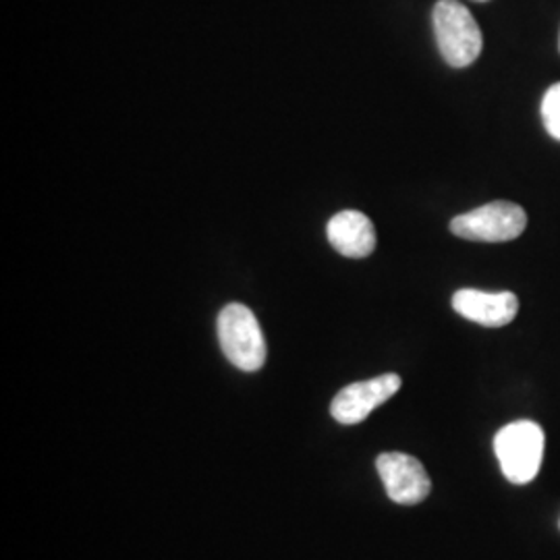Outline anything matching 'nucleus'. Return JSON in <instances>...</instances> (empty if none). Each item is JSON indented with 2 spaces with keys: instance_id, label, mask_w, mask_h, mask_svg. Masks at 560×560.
Here are the masks:
<instances>
[{
  "instance_id": "11",
  "label": "nucleus",
  "mask_w": 560,
  "mask_h": 560,
  "mask_svg": "<svg viewBox=\"0 0 560 560\" xmlns=\"http://www.w3.org/2000/svg\"><path fill=\"white\" fill-rule=\"evenodd\" d=\"M559 48H560V40H559Z\"/></svg>"
},
{
  "instance_id": "1",
  "label": "nucleus",
  "mask_w": 560,
  "mask_h": 560,
  "mask_svg": "<svg viewBox=\"0 0 560 560\" xmlns=\"http://www.w3.org/2000/svg\"><path fill=\"white\" fill-rule=\"evenodd\" d=\"M432 21L442 59L451 67L463 69L478 60L483 44L480 25L465 4L457 0H439Z\"/></svg>"
},
{
  "instance_id": "2",
  "label": "nucleus",
  "mask_w": 560,
  "mask_h": 560,
  "mask_svg": "<svg viewBox=\"0 0 560 560\" xmlns=\"http://www.w3.org/2000/svg\"><path fill=\"white\" fill-rule=\"evenodd\" d=\"M544 430L536 421H513L494 439V453L502 474L511 483H529L540 471L544 459Z\"/></svg>"
},
{
  "instance_id": "6",
  "label": "nucleus",
  "mask_w": 560,
  "mask_h": 560,
  "mask_svg": "<svg viewBox=\"0 0 560 560\" xmlns=\"http://www.w3.org/2000/svg\"><path fill=\"white\" fill-rule=\"evenodd\" d=\"M388 499L397 504H420L430 494V478L420 460L405 453H384L376 460Z\"/></svg>"
},
{
  "instance_id": "3",
  "label": "nucleus",
  "mask_w": 560,
  "mask_h": 560,
  "mask_svg": "<svg viewBox=\"0 0 560 560\" xmlns=\"http://www.w3.org/2000/svg\"><path fill=\"white\" fill-rule=\"evenodd\" d=\"M222 353L243 372H258L266 361V340L260 322L243 303H229L219 314Z\"/></svg>"
},
{
  "instance_id": "8",
  "label": "nucleus",
  "mask_w": 560,
  "mask_h": 560,
  "mask_svg": "<svg viewBox=\"0 0 560 560\" xmlns=\"http://www.w3.org/2000/svg\"><path fill=\"white\" fill-rule=\"evenodd\" d=\"M326 235L330 245L345 258H368L376 249V231L372 221L358 210H342L335 214Z\"/></svg>"
},
{
  "instance_id": "10",
  "label": "nucleus",
  "mask_w": 560,
  "mask_h": 560,
  "mask_svg": "<svg viewBox=\"0 0 560 560\" xmlns=\"http://www.w3.org/2000/svg\"><path fill=\"white\" fill-rule=\"evenodd\" d=\"M476 2H488V0H476Z\"/></svg>"
},
{
  "instance_id": "7",
  "label": "nucleus",
  "mask_w": 560,
  "mask_h": 560,
  "mask_svg": "<svg viewBox=\"0 0 560 560\" xmlns=\"http://www.w3.org/2000/svg\"><path fill=\"white\" fill-rule=\"evenodd\" d=\"M453 307L465 320L476 322L486 328H501L515 320L520 300L511 291L486 293L478 289H460L453 295Z\"/></svg>"
},
{
  "instance_id": "9",
  "label": "nucleus",
  "mask_w": 560,
  "mask_h": 560,
  "mask_svg": "<svg viewBox=\"0 0 560 560\" xmlns=\"http://www.w3.org/2000/svg\"><path fill=\"white\" fill-rule=\"evenodd\" d=\"M541 120L550 138L560 141V81L550 85L541 98Z\"/></svg>"
},
{
  "instance_id": "4",
  "label": "nucleus",
  "mask_w": 560,
  "mask_h": 560,
  "mask_svg": "<svg viewBox=\"0 0 560 560\" xmlns=\"http://www.w3.org/2000/svg\"><path fill=\"white\" fill-rule=\"evenodd\" d=\"M527 226V214L520 203L492 201L451 221V231L460 240L504 243L520 237Z\"/></svg>"
},
{
  "instance_id": "5",
  "label": "nucleus",
  "mask_w": 560,
  "mask_h": 560,
  "mask_svg": "<svg viewBox=\"0 0 560 560\" xmlns=\"http://www.w3.org/2000/svg\"><path fill=\"white\" fill-rule=\"evenodd\" d=\"M400 388L397 374H382L372 381L355 382L332 399L330 413L342 425H355L365 420L382 402L393 399Z\"/></svg>"
}]
</instances>
